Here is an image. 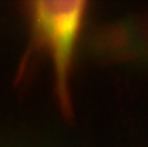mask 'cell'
Returning a JSON list of instances; mask_svg holds the SVG:
<instances>
[{"instance_id":"1","label":"cell","mask_w":148,"mask_h":147,"mask_svg":"<svg viewBox=\"0 0 148 147\" xmlns=\"http://www.w3.org/2000/svg\"><path fill=\"white\" fill-rule=\"evenodd\" d=\"M84 1H34L29 8L36 44L52 62L59 103L71 109L70 79L87 12Z\"/></svg>"}]
</instances>
